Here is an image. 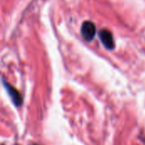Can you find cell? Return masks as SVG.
Masks as SVG:
<instances>
[{
    "mask_svg": "<svg viewBox=\"0 0 145 145\" xmlns=\"http://www.w3.org/2000/svg\"><path fill=\"white\" fill-rule=\"evenodd\" d=\"M3 85L5 86L6 91H7V92L8 93V95H9L10 98L12 99V101H13L14 104L16 107L20 106V105L22 104V102H23V100H22V97H21L20 93V92H19L15 88H14L12 85H10L8 83L3 81Z\"/></svg>",
    "mask_w": 145,
    "mask_h": 145,
    "instance_id": "cell-3",
    "label": "cell"
},
{
    "mask_svg": "<svg viewBox=\"0 0 145 145\" xmlns=\"http://www.w3.org/2000/svg\"><path fill=\"white\" fill-rule=\"evenodd\" d=\"M99 37L104 44V46L108 50H113L115 48L114 38L111 32L108 29H102L99 32Z\"/></svg>",
    "mask_w": 145,
    "mask_h": 145,
    "instance_id": "cell-2",
    "label": "cell"
},
{
    "mask_svg": "<svg viewBox=\"0 0 145 145\" xmlns=\"http://www.w3.org/2000/svg\"><path fill=\"white\" fill-rule=\"evenodd\" d=\"M33 145H37V144H33Z\"/></svg>",
    "mask_w": 145,
    "mask_h": 145,
    "instance_id": "cell-4",
    "label": "cell"
},
{
    "mask_svg": "<svg viewBox=\"0 0 145 145\" xmlns=\"http://www.w3.org/2000/svg\"><path fill=\"white\" fill-rule=\"evenodd\" d=\"M81 33L86 41H92L96 34V26L91 21H86L82 23L81 27Z\"/></svg>",
    "mask_w": 145,
    "mask_h": 145,
    "instance_id": "cell-1",
    "label": "cell"
}]
</instances>
